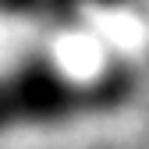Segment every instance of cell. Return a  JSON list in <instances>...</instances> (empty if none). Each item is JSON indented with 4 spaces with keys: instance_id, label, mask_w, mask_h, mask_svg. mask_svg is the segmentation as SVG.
Instances as JSON below:
<instances>
[{
    "instance_id": "cell-2",
    "label": "cell",
    "mask_w": 149,
    "mask_h": 149,
    "mask_svg": "<svg viewBox=\"0 0 149 149\" xmlns=\"http://www.w3.org/2000/svg\"><path fill=\"white\" fill-rule=\"evenodd\" d=\"M92 4H124V0H92Z\"/></svg>"
},
{
    "instance_id": "cell-1",
    "label": "cell",
    "mask_w": 149,
    "mask_h": 149,
    "mask_svg": "<svg viewBox=\"0 0 149 149\" xmlns=\"http://www.w3.org/2000/svg\"><path fill=\"white\" fill-rule=\"evenodd\" d=\"M128 85L117 71H107L100 78H71V74L46 57H29L14 64L4 78V121L7 128H61L89 110L117 107L128 96Z\"/></svg>"
}]
</instances>
